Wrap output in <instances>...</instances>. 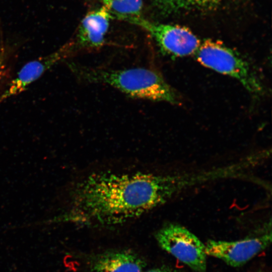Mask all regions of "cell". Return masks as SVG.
Listing matches in <instances>:
<instances>
[{
  "mask_svg": "<svg viewBox=\"0 0 272 272\" xmlns=\"http://www.w3.org/2000/svg\"><path fill=\"white\" fill-rule=\"evenodd\" d=\"M146 272H179L176 270L168 268H158L149 270Z\"/></svg>",
  "mask_w": 272,
  "mask_h": 272,
  "instance_id": "cell-12",
  "label": "cell"
},
{
  "mask_svg": "<svg viewBox=\"0 0 272 272\" xmlns=\"http://www.w3.org/2000/svg\"><path fill=\"white\" fill-rule=\"evenodd\" d=\"M111 18L103 6L88 13L80 25L76 42L69 43L71 53L102 46Z\"/></svg>",
  "mask_w": 272,
  "mask_h": 272,
  "instance_id": "cell-7",
  "label": "cell"
},
{
  "mask_svg": "<svg viewBox=\"0 0 272 272\" xmlns=\"http://www.w3.org/2000/svg\"><path fill=\"white\" fill-rule=\"evenodd\" d=\"M80 76L90 82L113 87L130 97L155 101L179 103L177 93L157 72L144 68L109 70L82 67Z\"/></svg>",
  "mask_w": 272,
  "mask_h": 272,
  "instance_id": "cell-2",
  "label": "cell"
},
{
  "mask_svg": "<svg viewBox=\"0 0 272 272\" xmlns=\"http://www.w3.org/2000/svg\"><path fill=\"white\" fill-rule=\"evenodd\" d=\"M131 23L147 31L163 52L174 57L194 54L201 43L197 37L184 27L154 23L142 17Z\"/></svg>",
  "mask_w": 272,
  "mask_h": 272,
  "instance_id": "cell-5",
  "label": "cell"
},
{
  "mask_svg": "<svg viewBox=\"0 0 272 272\" xmlns=\"http://www.w3.org/2000/svg\"><path fill=\"white\" fill-rule=\"evenodd\" d=\"M271 242V232L238 241L210 240L205 244V251L207 255L219 258L230 266L238 267L264 250Z\"/></svg>",
  "mask_w": 272,
  "mask_h": 272,
  "instance_id": "cell-6",
  "label": "cell"
},
{
  "mask_svg": "<svg viewBox=\"0 0 272 272\" xmlns=\"http://www.w3.org/2000/svg\"><path fill=\"white\" fill-rule=\"evenodd\" d=\"M198 182L194 172L94 173L72 188L68 208L58 219L86 225H119L160 207Z\"/></svg>",
  "mask_w": 272,
  "mask_h": 272,
  "instance_id": "cell-1",
  "label": "cell"
},
{
  "mask_svg": "<svg viewBox=\"0 0 272 272\" xmlns=\"http://www.w3.org/2000/svg\"><path fill=\"white\" fill-rule=\"evenodd\" d=\"M112 18L131 23L142 17V0H100Z\"/></svg>",
  "mask_w": 272,
  "mask_h": 272,
  "instance_id": "cell-11",
  "label": "cell"
},
{
  "mask_svg": "<svg viewBox=\"0 0 272 272\" xmlns=\"http://www.w3.org/2000/svg\"><path fill=\"white\" fill-rule=\"evenodd\" d=\"M194 54L203 66L237 79L252 95L263 94V87L247 61L223 43L205 40Z\"/></svg>",
  "mask_w": 272,
  "mask_h": 272,
  "instance_id": "cell-3",
  "label": "cell"
},
{
  "mask_svg": "<svg viewBox=\"0 0 272 272\" xmlns=\"http://www.w3.org/2000/svg\"><path fill=\"white\" fill-rule=\"evenodd\" d=\"M160 246L197 272H206L204 244L194 234L178 224H170L156 234Z\"/></svg>",
  "mask_w": 272,
  "mask_h": 272,
  "instance_id": "cell-4",
  "label": "cell"
},
{
  "mask_svg": "<svg viewBox=\"0 0 272 272\" xmlns=\"http://www.w3.org/2000/svg\"><path fill=\"white\" fill-rule=\"evenodd\" d=\"M225 0H153L156 11L162 16H169L193 10H211Z\"/></svg>",
  "mask_w": 272,
  "mask_h": 272,
  "instance_id": "cell-10",
  "label": "cell"
},
{
  "mask_svg": "<svg viewBox=\"0 0 272 272\" xmlns=\"http://www.w3.org/2000/svg\"><path fill=\"white\" fill-rule=\"evenodd\" d=\"M70 54L66 44L53 53L26 63L0 97V102L25 90L46 71Z\"/></svg>",
  "mask_w": 272,
  "mask_h": 272,
  "instance_id": "cell-8",
  "label": "cell"
},
{
  "mask_svg": "<svg viewBox=\"0 0 272 272\" xmlns=\"http://www.w3.org/2000/svg\"><path fill=\"white\" fill-rule=\"evenodd\" d=\"M144 261L135 253L125 250L106 253L93 264L91 272H143Z\"/></svg>",
  "mask_w": 272,
  "mask_h": 272,
  "instance_id": "cell-9",
  "label": "cell"
}]
</instances>
